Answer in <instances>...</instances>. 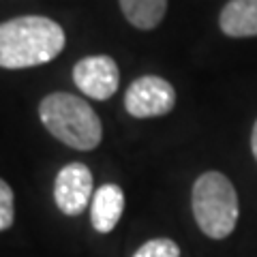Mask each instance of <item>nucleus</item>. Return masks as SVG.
Instances as JSON below:
<instances>
[{"label": "nucleus", "mask_w": 257, "mask_h": 257, "mask_svg": "<svg viewBox=\"0 0 257 257\" xmlns=\"http://www.w3.org/2000/svg\"><path fill=\"white\" fill-rule=\"evenodd\" d=\"M64 50V30L43 15H22L0 24V67L28 69L54 60Z\"/></svg>", "instance_id": "f257e3e1"}, {"label": "nucleus", "mask_w": 257, "mask_h": 257, "mask_svg": "<svg viewBox=\"0 0 257 257\" xmlns=\"http://www.w3.org/2000/svg\"><path fill=\"white\" fill-rule=\"evenodd\" d=\"M219 26L227 37H257V0H229L223 7Z\"/></svg>", "instance_id": "6e6552de"}, {"label": "nucleus", "mask_w": 257, "mask_h": 257, "mask_svg": "<svg viewBox=\"0 0 257 257\" xmlns=\"http://www.w3.org/2000/svg\"><path fill=\"white\" fill-rule=\"evenodd\" d=\"M43 126L56 140L75 148L94 150L103 140V126L90 103L71 92H52L39 103Z\"/></svg>", "instance_id": "f03ea898"}, {"label": "nucleus", "mask_w": 257, "mask_h": 257, "mask_svg": "<svg viewBox=\"0 0 257 257\" xmlns=\"http://www.w3.org/2000/svg\"><path fill=\"white\" fill-rule=\"evenodd\" d=\"M124 212V193L118 184H103L90 202V221L99 234H109Z\"/></svg>", "instance_id": "0eeeda50"}, {"label": "nucleus", "mask_w": 257, "mask_h": 257, "mask_svg": "<svg viewBox=\"0 0 257 257\" xmlns=\"http://www.w3.org/2000/svg\"><path fill=\"white\" fill-rule=\"evenodd\" d=\"M13 191L3 178H0V231L9 229L13 225Z\"/></svg>", "instance_id": "9b49d317"}, {"label": "nucleus", "mask_w": 257, "mask_h": 257, "mask_svg": "<svg viewBox=\"0 0 257 257\" xmlns=\"http://www.w3.org/2000/svg\"><path fill=\"white\" fill-rule=\"evenodd\" d=\"M120 9L135 28L152 30L165 18L167 0H120Z\"/></svg>", "instance_id": "1a4fd4ad"}, {"label": "nucleus", "mask_w": 257, "mask_h": 257, "mask_svg": "<svg viewBox=\"0 0 257 257\" xmlns=\"http://www.w3.org/2000/svg\"><path fill=\"white\" fill-rule=\"evenodd\" d=\"M251 148H253V155H255V159H257V122H255V126H253V135H251Z\"/></svg>", "instance_id": "f8f14e48"}, {"label": "nucleus", "mask_w": 257, "mask_h": 257, "mask_svg": "<svg viewBox=\"0 0 257 257\" xmlns=\"http://www.w3.org/2000/svg\"><path fill=\"white\" fill-rule=\"evenodd\" d=\"M176 105V90L159 75L138 77L124 94V107L133 118H157L170 114Z\"/></svg>", "instance_id": "20e7f679"}, {"label": "nucleus", "mask_w": 257, "mask_h": 257, "mask_svg": "<svg viewBox=\"0 0 257 257\" xmlns=\"http://www.w3.org/2000/svg\"><path fill=\"white\" fill-rule=\"evenodd\" d=\"M193 216L208 238L223 240L236 229L238 193L234 184L221 172H206L193 184L191 195Z\"/></svg>", "instance_id": "7ed1b4c3"}, {"label": "nucleus", "mask_w": 257, "mask_h": 257, "mask_svg": "<svg viewBox=\"0 0 257 257\" xmlns=\"http://www.w3.org/2000/svg\"><path fill=\"white\" fill-rule=\"evenodd\" d=\"M73 82L86 96L107 101L120 84V71L111 56H86L73 67Z\"/></svg>", "instance_id": "423d86ee"}, {"label": "nucleus", "mask_w": 257, "mask_h": 257, "mask_svg": "<svg viewBox=\"0 0 257 257\" xmlns=\"http://www.w3.org/2000/svg\"><path fill=\"white\" fill-rule=\"evenodd\" d=\"M92 174L84 163H69L56 176L54 199L67 216L82 214L92 202Z\"/></svg>", "instance_id": "39448f33"}, {"label": "nucleus", "mask_w": 257, "mask_h": 257, "mask_svg": "<svg viewBox=\"0 0 257 257\" xmlns=\"http://www.w3.org/2000/svg\"><path fill=\"white\" fill-rule=\"evenodd\" d=\"M133 257H180V246L172 238H155L142 244Z\"/></svg>", "instance_id": "9d476101"}]
</instances>
